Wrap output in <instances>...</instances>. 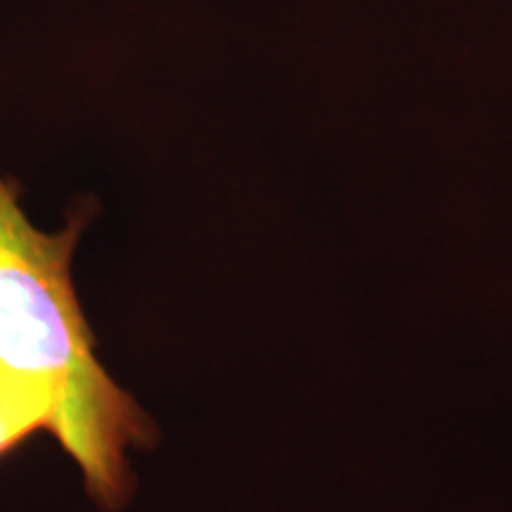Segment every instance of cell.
Returning <instances> with one entry per match:
<instances>
[{
    "instance_id": "2",
    "label": "cell",
    "mask_w": 512,
    "mask_h": 512,
    "mask_svg": "<svg viewBox=\"0 0 512 512\" xmlns=\"http://www.w3.org/2000/svg\"><path fill=\"white\" fill-rule=\"evenodd\" d=\"M57 399L53 389L34 375L0 363V456L38 430L53 432Z\"/></svg>"
},
{
    "instance_id": "1",
    "label": "cell",
    "mask_w": 512,
    "mask_h": 512,
    "mask_svg": "<svg viewBox=\"0 0 512 512\" xmlns=\"http://www.w3.org/2000/svg\"><path fill=\"white\" fill-rule=\"evenodd\" d=\"M81 221L48 235L31 226L0 178V363L38 377L57 399L55 439L79 465L91 498L117 510L133 491L128 446H147L152 425L95 356L72 283Z\"/></svg>"
}]
</instances>
